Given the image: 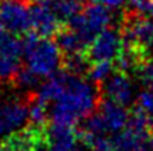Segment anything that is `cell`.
Wrapping results in <instances>:
<instances>
[{
    "label": "cell",
    "instance_id": "5",
    "mask_svg": "<svg viewBox=\"0 0 153 151\" xmlns=\"http://www.w3.org/2000/svg\"><path fill=\"white\" fill-rule=\"evenodd\" d=\"M3 143L9 151H48V134L44 126L23 127L4 137Z\"/></svg>",
    "mask_w": 153,
    "mask_h": 151
},
{
    "label": "cell",
    "instance_id": "15",
    "mask_svg": "<svg viewBox=\"0 0 153 151\" xmlns=\"http://www.w3.org/2000/svg\"><path fill=\"white\" fill-rule=\"evenodd\" d=\"M91 62L88 61L85 54H67L64 60V69L70 74L81 76L84 72H88Z\"/></svg>",
    "mask_w": 153,
    "mask_h": 151
},
{
    "label": "cell",
    "instance_id": "10",
    "mask_svg": "<svg viewBox=\"0 0 153 151\" xmlns=\"http://www.w3.org/2000/svg\"><path fill=\"white\" fill-rule=\"evenodd\" d=\"M102 83V92L111 100L122 106H128L135 100V85L126 72L115 71Z\"/></svg>",
    "mask_w": 153,
    "mask_h": 151
},
{
    "label": "cell",
    "instance_id": "13",
    "mask_svg": "<svg viewBox=\"0 0 153 151\" xmlns=\"http://www.w3.org/2000/svg\"><path fill=\"white\" fill-rule=\"evenodd\" d=\"M45 1L62 21H68L72 16H75L76 13L82 10L79 0H45Z\"/></svg>",
    "mask_w": 153,
    "mask_h": 151
},
{
    "label": "cell",
    "instance_id": "14",
    "mask_svg": "<svg viewBox=\"0 0 153 151\" xmlns=\"http://www.w3.org/2000/svg\"><path fill=\"white\" fill-rule=\"evenodd\" d=\"M0 54L20 58L23 54V41L13 35V32L7 30L0 31Z\"/></svg>",
    "mask_w": 153,
    "mask_h": 151
},
{
    "label": "cell",
    "instance_id": "22",
    "mask_svg": "<svg viewBox=\"0 0 153 151\" xmlns=\"http://www.w3.org/2000/svg\"><path fill=\"white\" fill-rule=\"evenodd\" d=\"M74 151H95V150L84 144V147H76V148H74Z\"/></svg>",
    "mask_w": 153,
    "mask_h": 151
},
{
    "label": "cell",
    "instance_id": "3",
    "mask_svg": "<svg viewBox=\"0 0 153 151\" xmlns=\"http://www.w3.org/2000/svg\"><path fill=\"white\" fill-rule=\"evenodd\" d=\"M112 20L114 16L109 7L101 3H91L82 11L72 16L67 24L68 28L78 32L88 44H91L99 32L109 27Z\"/></svg>",
    "mask_w": 153,
    "mask_h": 151
},
{
    "label": "cell",
    "instance_id": "20",
    "mask_svg": "<svg viewBox=\"0 0 153 151\" xmlns=\"http://www.w3.org/2000/svg\"><path fill=\"white\" fill-rule=\"evenodd\" d=\"M136 108L142 109L149 116H153V88L145 89L136 97Z\"/></svg>",
    "mask_w": 153,
    "mask_h": 151
},
{
    "label": "cell",
    "instance_id": "7",
    "mask_svg": "<svg viewBox=\"0 0 153 151\" xmlns=\"http://www.w3.org/2000/svg\"><path fill=\"white\" fill-rule=\"evenodd\" d=\"M0 20L13 34H27L31 28L30 9L20 0H0Z\"/></svg>",
    "mask_w": 153,
    "mask_h": 151
},
{
    "label": "cell",
    "instance_id": "11",
    "mask_svg": "<svg viewBox=\"0 0 153 151\" xmlns=\"http://www.w3.org/2000/svg\"><path fill=\"white\" fill-rule=\"evenodd\" d=\"M98 114L104 123L106 134H116L120 130L125 129L129 120V113L126 112L125 106L114 102L111 99L99 100Z\"/></svg>",
    "mask_w": 153,
    "mask_h": 151
},
{
    "label": "cell",
    "instance_id": "4",
    "mask_svg": "<svg viewBox=\"0 0 153 151\" xmlns=\"http://www.w3.org/2000/svg\"><path fill=\"white\" fill-rule=\"evenodd\" d=\"M122 41L137 48L143 57L153 58V20L146 14H129L123 23Z\"/></svg>",
    "mask_w": 153,
    "mask_h": 151
},
{
    "label": "cell",
    "instance_id": "16",
    "mask_svg": "<svg viewBox=\"0 0 153 151\" xmlns=\"http://www.w3.org/2000/svg\"><path fill=\"white\" fill-rule=\"evenodd\" d=\"M112 72H114L112 61H98V62H92L91 64L87 74L88 78L94 83H102Z\"/></svg>",
    "mask_w": 153,
    "mask_h": 151
},
{
    "label": "cell",
    "instance_id": "8",
    "mask_svg": "<svg viewBox=\"0 0 153 151\" xmlns=\"http://www.w3.org/2000/svg\"><path fill=\"white\" fill-rule=\"evenodd\" d=\"M30 9V20L31 28L40 37H51L57 35V32L62 28V20L51 10L45 0H33L28 6Z\"/></svg>",
    "mask_w": 153,
    "mask_h": 151
},
{
    "label": "cell",
    "instance_id": "9",
    "mask_svg": "<svg viewBox=\"0 0 153 151\" xmlns=\"http://www.w3.org/2000/svg\"><path fill=\"white\" fill-rule=\"evenodd\" d=\"M30 120L28 106L19 100H10L0 105V137L22 130Z\"/></svg>",
    "mask_w": 153,
    "mask_h": 151
},
{
    "label": "cell",
    "instance_id": "6",
    "mask_svg": "<svg viewBox=\"0 0 153 151\" xmlns=\"http://www.w3.org/2000/svg\"><path fill=\"white\" fill-rule=\"evenodd\" d=\"M122 34L115 28L108 27L94 38L85 55L91 64L98 61H115L122 49Z\"/></svg>",
    "mask_w": 153,
    "mask_h": 151
},
{
    "label": "cell",
    "instance_id": "17",
    "mask_svg": "<svg viewBox=\"0 0 153 151\" xmlns=\"http://www.w3.org/2000/svg\"><path fill=\"white\" fill-rule=\"evenodd\" d=\"M19 69V58L0 54V81H13Z\"/></svg>",
    "mask_w": 153,
    "mask_h": 151
},
{
    "label": "cell",
    "instance_id": "19",
    "mask_svg": "<svg viewBox=\"0 0 153 151\" xmlns=\"http://www.w3.org/2000/svg\"><path fill=\"white\" fill-rule=\"evenodd\" d=\"M38 79H40V76H37L30 68L26 66V68H20V69H19V72L16 74L13 81L16 82L19 86L27 89V88L36 86L38 83Z\"/></svg>",
    "mask_w": 153,
    "mask_h": 151
},
{
    "label": "cell",
    "instance_id": "1",
    "mask_svg": "<svg viewBox=\"0 0 153 151\" xmlns=\"http://www.w3.org/2000/svg\"><path fill=\"white\" fill-rule=\"evenodd\" d=\"M54 103L50 110L51 124L75 127L79 120L88 117L98 108L99 93L91 82L70 74L65 89Z\"/></svg>",
    "mask_w": 153,
    "mask_h": 151
},
{
    "label": "cell",
    "instance_id": "18",
    "mask_svg": "<svg viewBox=\"0 0 153 151\" xmlns=\"http://www.w3.org/2000/svg\"><path fill=\"white\" fill-rule=\"evenodd\" d=\"M31 106L28 108L30 113V122L34 126H44L47 119H48V110H47V103L41 102L40 99H34L30 103Z\"/></svg>",
    "mask_w": 153,
    "mask_h": 151
},
{
    "label": "cell",
    "instance_id": "12",
    "mask_svg": "<svg viewBox=\"0 0 153 151\" xmlns=\"http://www.w3.org/2000/svg\"><path fill=\"white\" fill-rule=\"evenodd\" d=\"M60 49L64 54H85L89 44L71 28H61L57 32V41Z\"/></svg>",
    "mask_w": 153,
    "mask_h": 151
},
{
    "label": "cell",
    "instance_id": "25",
    "mask_svg": "<svg viewBox=\"0 0 153 151\" xmlns=\"http://www.w3.org/2000/svg\"><path fill=\"white\" fill-rule=\"evenodd\" d=\"M150 130H152V133H153V120H152V123H150Z\"/></svg>",
    "mask_w": 153,
    "mask_h": 151
},
{
    "label": "cell",
    "instance_id": "23",
    "mask_svg": "<svg viewBox=\"0 0 153 151\" xmlns=\"http://www.w3.org/2000/svg\"><path fill=\"white\" fill-rule=\"evenodd\" d=\"M0 151H9V150H7V148H6L4 143H0Z\"/></svg>",
    "mask_w": 153,
    "mask_h": 151
},
{
    "label": "cell",
    "instance_id": "21",
    "mask_svg": "<svg viewBox=\"0 0 153 151\" xmlns=\"http://www.w3.org/2000/svg\"><path fill=\"white\" fill-rule=\"evenodd\" d=\"M91 3H101V4H105L109 9H118V7H122V6L126 3V0H89Z\"/></svg>",
    "mask_w": 153,
    "mask_h": 151
},
{
    "label": "cell",
    "instance_id": "2",
    "mask_svg": "<svg viewBox=\"0 0 153 151\" xmlns=\"http://www.w3.org/2000/svg\"><path fill=\"white\" fill-rule=\"evenodd\" d=\"M23 41V55L27 68L40 78H47L57 72L62 58L58 44L50 37H40L36 32L26 34Z\"/></svg>",
    "mask_w": 153,
    "mask_h": 151
},
{
    "label": "cell",
    "instance_id": "24",
    "mask_svg": "<svg viewBox=\"0 0 153 151\" xmlns=\"http://www.w3.org/2000/svg\"><path fill=\"white\" fill-rule=\"evenodd\" d=\"M3 28H4V27H3V23H1V20H0V31H1Z\"/></svg>",
    "mask_w": 153,
    "mask_h": 151
}]
</instances>
